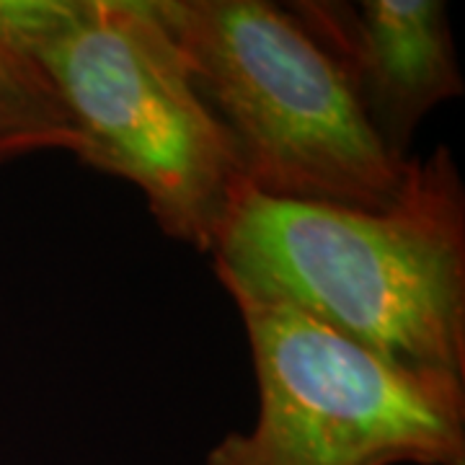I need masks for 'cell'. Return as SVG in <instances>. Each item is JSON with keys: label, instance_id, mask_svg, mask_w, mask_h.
<instances>
[{"label": "cell", "instance_id": "6da1fadb", "mask_svg": "<svg viewBox=\"0 0 465 465\" xmlns=\"http://www.w3.org/2000/svg\"><path fill=\"white\" fill-rule=\"evenodd\" d=\"M228 295L272 300L391 365L465 382V186L445 145L382 207L238 194L210 249Z\"/></svg>", "mask_w": 465, "mask_h": 465}, {"label": "cell", "instance_id": "7a4b0ae2", "mask_svg": "<svg viewBox=\"0 0 465 465\" xmlns=\"http://www.w3.org/2000/svg\"><path fill=\"white\" fill-rule=\"evenodd\" d=\"M0 39L60 99L75 158L133 183L163 235L210 253L246 182L150 0H0Z\"/></svg>", "mask_w": 465, "mask_h": 465}, {"label": "cell", "instance_id": "3957f363", "mask_svg": "<svg viewBox=\"0 0 465 465\" xmlns=\"http://www.w3.org/2000/svg\"><path fill=\"white\" fill-rule=\"evenodd\" d=\"M249 189L290 202L382 207L414 158L367 124L341 67L287 5L150 0Z\"/></svg>", "mask_w": 465, "mask_h": 465}, {"label": "cell", "instance_id": "277c9868", "mask_svg": "<svg viewBox=\"0 0 465 465\" xmlns=\"http://www.w3.org/2000/svg\"><path fill=\"white\" fill-rule=\"evenodd\" d=\"M231 298L259 414L202 465H465V382L391 365L280 302Z\"/></svg>", "mask_w": 465, "mask_h": 465}, {"label": "cell", "instance_id": "5b68a950", "mask_svg": "<svg viewBox=\"0 0 465 465\" xmlns=\"http://www.w3.org/2000/svg\"><path fill=\"white\" fill-rule=\"evenodd\" d=\"M300 24L341 67L367 124L399 158L437 106L463 96L442 0H298Z\"/></svg>", "mask_w": 465, "mask_h": 465}, {"label": "cell", "instance_id": "8992f818", "mask_svg": "<svg viewBox=\"0 0 465 465\" xmlns=\"http://www.w3.org/2000/svg\"><path fill=\"white\" fill-rule=\"evenodd\" d=\"M45 150L78 155L81 140L42 73L0 39V163Z\"/></svg>", "mask_w": 465, "mask_h": 465}]
</instances>
